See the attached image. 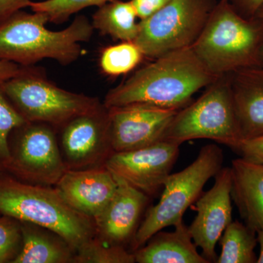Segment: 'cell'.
<instances>
[{
    "mask_svg": "<svg viewBox=\"0 0 263 263\" xmlns=\"http://www.w3.org/2000/svg\"><path fill=\"white\" fill-rule=\"evenodd\" d=\"M192 47L158 57L136 71L105 95L107 108L145 105L179 110L193 101V95L215 80Z\"/></svg>",
    "mask_w": 263,
    "mask_h": 263,
    "instance_id": "cell-1",
    "label": "cell"
},
{
    "mask_svg": "<svg viewBox=\"0 0 263 263\" xmlns=\"http://www.w3.org/2000/svg\"><path fill=\"white\" fill-rule=\"evenodd\" d=\"M47 15L41 12L19 10L0 23V60L32 66L44 59L63 66L83 54L81 43L92 37L94 27L85 15H79L61 31L46 27Z\"/></svg>",
    "mask_w": 263,
    "mask_h": 263,
    "instance_id": "cell-2",
    "label": "cell"
},
{
    "mask_svg": "<svg viewBox=\"0 0 263 263\" xmlns=\"http://www.w3.org/2000/svg\"><path fill=\"white\" fill-rule=\"evenodd\" d=\"M191 47L216 78L262 66L263 20L246 18L228 0H219Z\"/></svg>",
    "mask_w": 263,
    "mask_h": 263,
    "instance_id": "cell-3",
    "label": "cell"
},
{
    "mask_svg": "<svg viewBox=\"0 0 263 263\" xmlns=\"http://www.w3.org/2000/svg\"><path fill=\"white\" fill-rule=\"evenodd\" d=\"M0 214L54 232L76 251L97 235L93 218L71 206L57 187L0 173Z\"/></svg>",
    "mask_w": 263,
    "mask_h": 263,
    "instance_id": "cell-4",
    "label": "cell"
},
{
    "mask_svg": "<svg viewBox=\"0 0 263 263\" xmlns=\"http://www.w3.org/2000/svg\"><path fill=\"white\" fill-rule=\"evenodd\" d=\"M0 87L27 122L44 123L57 129L103 105L98 98L60 88L33 65L24 66L18 75L0 82Z\"/></svg>",
    "mask_w": 263,
    "mask_h": 263,
    "instance_id": "cell-5",
    "label": "cell"
},
{
    "mask_svg": "<svg viewBox=\"0 0 263 263\" xmlns=\"http://www.w3.org/2000/svg\"><path fill=\"white\" fill-rule=\"evenodd\" d=\"M224 154L220 147H202L193 163L176 174L170 175L157 205L151 207L138 227L131 243L135 252L143 247L157 232L183 220L188 208L197 201L209 179L222 167Z\"/></svg>",
    "mask_w": 263,
    "mask_h": 263,
    "instance_id": "cell-6",
    "label": "cell"
},
{
    "mask_svg": "<svg viewBox=\"0 0 263 263\" xmlns=\"http://www.w3.org/2000/svg\"><path fill=\"white\" fill-rule=\"evenodd\" d=\"M195 139L212 140L230 148L241 140L229 75L216 78L200 98L179 110L162 141L181 146Z\"/></svg>",
    "mask_w": 263,
    "mask_h": 263,
    "instance_id": "cell-7",
    "label": "cell"
},
{
    "mask_svg": "<svg viewBox=\"0 0 263 263\" xmlns=\"http://www.w3.org/2000/svg\"><path fill=\"white\" fill-rule=\"evenodd\" d=\"M216 0H171L139 22L134 41L145 57L158 58L191 47L200 35Z\"/></svg>",
    "mask_w": 263,
    "mask_h": 263,
    "instance_id": "cell-8",
    "label": "cell"
},
{
    "mask_svg": "<svg viewBox=\"0 0 263 263\" xmlns=\"http://www.w3.org/2000/svg\"><path fill=\"white\" fill-rule=\"evenodd\" d=\"M54 127L27 122L10 133V160L6 173L24 182L56 186L68 171Z\"/></svg>",
    "mask_w": 263,
    "mask_h": 263,
    "instance_id": "cell-9",
    "label": "cell"
},
{
    "mask_svg": "<svg viewBox=\"0 0 263 263\" xmlns=\"http://www.w3.org/2000/svg\"><path fill=\"white\" fill-rule=\"evenodd\" d=\"M61 129L60 150L68 170L105 166L114 153L108 109L101 108L74 118Z\"/></svg>",
    "mask_w": 263,
    "mask_h": 263,
    "instance_id": "cell-10",
    "label": "cell"
},
{
    "mask_svg": "<svg viewBox=\"0 0 263 263\" xmlns=\"http://www.w3.org/2000/svg\"><path fill=\"white\" fill-rule=\"evenodd\" d=\"M179 145L160 141L129 152H114L105 163L117 177L147 196L163 189L179 155Z\"/></svg>",
    "mask_w": 263,
    "mask_h": 263,
    "instance_id": "cell-11",
    "label": "cell"
},
{
    "mask_svg": "<svg viewBox=\"0 0 263 263\" xmlns=\"http://www.w3.org/2000/svg\"><path fill=\"white\" fill-rule=\"evenodd\" d=\"M214 178L212 187L197 199V216L189 226L194 243L201 249L202 255L209 263L216 262V243L233 221L231 169L221 167Z\"/></svg>",
    "mask_w": 263,
    "mask_h": 263,
    "instance_id": "cell-12",
    "label": "cell"
},
{
    "mask_svg": "<svg viewBox=\"0 0 263 263\" xmlns=\"http://www.w3.org/2000/svg\"><path fill=\"white\" fill-rule=\"evenodd\" d=\"M108 109L114 152L138 149L162 141L164 131L179 111L145 105Z\"/></svg>",
    "mask_w": 263,
    "mask_h": 263,
    "instance_id": "cell-13",
    "label": "cell"
},
{
    "mask_svg": "<svg viewBox=\"0 0 263 263\" xmlns=\"http://www.w3.org/2000/svg\"><path fill=\"white\" fill-rule=\"evenodd\" d=\"M115 177L117 191L106 208L95 218V224L99 238L110 245L125 247L133 241L149 197Z\"/></svg>",
    "mask_w": 263,
    "mask_h": 263,
    "instance_id": "cell-14",
    "label": "cell"
},
{
    "mask_svg": "<svg viewBox=\"0 0 263 263\" xmlns=\"http://www.w3.org/2000/svg\"><path fill=\"white\" fill-rule=\"evenodd\" d=\"M117 185L115 176L105 165L68 170L55 187L71 206L95 219L113 198Z\"/></svg>",
    "mask_w": 263,
    "mask_h": 263,
    "instance_id": "cell-15",
    "label": "cell"
},
{
    "mask_svg": "<svg viewBox=\"0 0 263 263\" xmlns=\"http://www.w3.org/2000/svg\"><path fill=\"white\" fill-rule=\"evenodd\" d=\"M229 77L241 140L263 135V65L236 71Z\"/></svg>",
    "mask_w": 263,
    "mask_h": 263,
    "instance_id": "cell-16",
    "label": "cell"
},
{
    "mask_svg": "<svg viewBox=\"0 0 263 263\" xmlns=\"http://www.w3.org/2000/svg\"><path fill=\"white\" fill-rule=\"evenodd\" d=\"M230 169L232 200L245 224L257 233L263 229V165L240 157Z\"/></svg>",
    "mask_w": 263,
    "mask_h": 263,
    "instance_id": "cell-17",
    "label": "cell"
},
{
    "mask_svg": "<svg viewBox=\"0 0 263 263\" xmlns=\"http://www.w3.org/2000/svg\"><path fill=\"white\" fill-rule=\"evenodd\" d=\"M172 232L156 233L143 247L133 252L138 263H209L199 254L189 227L183 220Z\"/></svg>",
    "mask_w": 263,
    "mask_h": 263,
    "instance_id": "cell-18",
    "label": "cell"
},
{
    "mask_svg": "<svg viewBox=\"0 0 263 263\" xmlns=\"http://www.w3.org/2000/svg\"><path fill=\"white\" fill-rule=\"evenodd\" d=\"M22 245L13 263H73L76 250L60 235L32 223L21 221Z\"/></svg>",
    "mask_w": 263,
    "mask_h": 263,
    "instance_id": "cell-19",
    "label": "cell"
},
{
    "mask_svg": "<svg viewBox=\"0 0 263 263\" xmlns=\"http://www.w3.org/2000/svg\"><path fill=\"white\" fill-rule=\"evenodd\" d=\"M137 18L136 8L130 0H112L98 7L92 15L91 24L103 35L122 42H134L139 29Z\"/></svg>",
    "mask_w": 263,
    "mask_h": 263,
    "instance_id": "cell-20",
    "label": "cell"
},
{
    "mask_svg": "<svg viewBox=\"0 0 263 263\" xmlns=\"http://www.w3.org/2000/svg\"><path fill=\"white\" fill-rule=\"evenodd\" d=\"M257 233L247 224L232 221L221 235L219 242L221 253L217 263H254L257 258L254 249L257 243Z\"/></svg>",
    "mask_w": 263,
    "mask_h": 263,
    "instance_id": "cell-21",
    "label": "cell"
},
{
    "mask_svg": "<svg viewBox=\"0 0 263 263\" xmlns=\"http://www.w3.org/2000/svg\"><path fill=\"white\" fill-rule=\"evenodd\" d=\"M144 57L136 43L124 41L104 48L99 63L105 75L117 77L134 70Z\"/></svg>",
    "mask_w": 263,
    "mask_h": 263,
    "instance_id": "cell-22",
    "label": "cell"
},
{
    "mask_svg": "<svg viewBox=\"0 0 263 263\" xmlns=\"http://www.w3.org/2000/svg\"><path fill=\"white\" fill-rule=\"evenodd\" d=\"M133 252L122 246L110 245L95 235L76 251L73 263H135Z\"/></svg>",
    "mask_w": 263,
    "mask_h": 263,
    "instance_id": "cell-23",
    "label": "cell"
},
{
    "mask_svg": "<svg viewBox=\"0 0 263 263\" xmlns=\"http://www.w3.org/2000/svg\"><path fill=\"white\" fill-rule=\"evenodd\" d=\"M112 0H43L32 2L29 8L47 15L49 22L61 24L71 15L90 7H100Z\"/></svg>",
    "mask_w": 263,
    "mask_h": 263,
    "instance_id": "cell-24",
    "label": "cell"
},
{
    "mask_svg": "<svg viewBox=\"0 0 263 263\" xmlns=\"http://www.w3.org/2000/svg\"><path fill=\"white\" fill-rule=\"evenodd\" d=\"M27 122L0 87V173H6L9 167L10 133Z\"/></svg>",
    "mask_w": 263,
    "mask_h": 263,
    "instance_id": "cell-25",
    "label": "cell"
},
{
    "mask_svg": "<svg viewBox=\"0 0 263 263\" xmlns=\"http://www.w3.org/2000/svg\"><path fill=\"white\" fill-rule=\"evenodd\" d=\"M22 245L21 221L9 216H0V263H13Z\"/></svg>",
    "mask_w": 263,
    "mask_h": 263,
    "instance_id": "cell-26",
    "label": "cell"
},
{
    "mask_svg": "<svg viewBox=\"0 0 263 263\" xmlns=\"http://www.w3.org/2000/svg\"><path fill=\"white\" fill-rule=\"evenodd\" d=\"M231 149L238 154L241 158L263 165V135L240 140Z\"/></svg>",
    "mask_w": 263,
    "mask_h": 263,
    "instance_id": "cell-27",
    "label": "cell"
},
{
    "mask_svg": "<svg viewBox=\"0 0 263 263\" xmlns=\"http://www.w3.org/2000/svg\"><path fill=\"white\" fill-rule=\"evenodd\" d=\"M138 18L144 20L163 8L171 0H130Z\"/></svg>",
    "mask_w": 263,
    "mask_h": 263,
    "instance_id": "cell-28",
    "label": "cell"
},
{
    "mask_svg": "<svg viewBox=\"0 0 263 263\" xmlns=\"http://www.w3.org/2000/svg\"><path fill=\"white\" fill-rule=\"evenodd\" d=\"M236 11L246 18L255 16L263 5V0H228Z\"/></svg>",
    "mask_w": 263,
    "mask_h": 263,
    "instance_id": "cell-29",
    "label": "cell"
},
{
    "mask_svg": "<svg viewBox=\"0 0 263 263\" xmlns=\"http://www.w3.org/2000/svg\"><path fill=\"white\" fill-rule=\"evenodd\" d=\"M32 0H0V23L19 10L27 8Z\"/></svg>",
    "mask_w": 263,
    "mask_h": 263,
    "instance_id": "cell-30",
    "label": "cell"
},
{
    "mask_svg": "<svg viewBox=\"0 0 263 263\" xmlns=\"http://www.w3.org/2000/svg\"><path fill=\"white\" fill-rule=\"evenodd\" d=\"M23 67L24 66L19 65L14 62L0 60V82L18 75Z\"/></svg>",
    "mask_w": 263,
    "mask_h": 263,
    "instance_id": "cell-31",
    "label": "cell"
},
{
    "mask_svg": "<svg viewBox=\"0 0 263 263\" xmlns=\"http://www.w3.org/2000/svg\"><path fill=\"white\" fill-rule=\"evenodd\" d=\"M257 242H258L259 245V256L258 258H257V262L258 263H263V229L259 230V232H257Z\"/></svg>",
    "mask_w": 263,
    "mask_h": 263,
    "instance_id": "cell-32",
    "label": "cell"
},
{
    "mask_svg": "<svg viewBox=\"0 0 263 263\" xmlns=\"http://www.w3.org/2000/svg\"><path fill=\"white\" fill-rule=\"evenodd\" d=\"M255 16L259 17V18H260L263 20V5L260 7V8H259L258 11H257V14H256ZM262 61L263 63V48L262 51Z\"/></svg>",
    "mask_w": 263,
    "mask_h": 263,
    "instance_id": "cell-33",
    "label": "cell"
}]
</instances>
